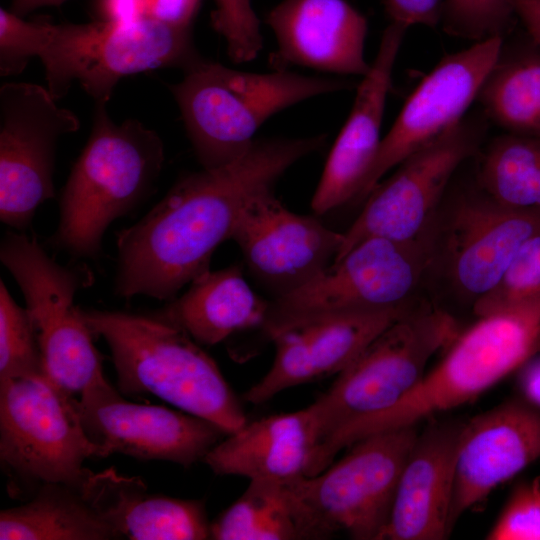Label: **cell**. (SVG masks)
<instances>
[{"label": "cell", "mask_w": 540, "mask_h": 540, "mask_svg": "<svg viewBox=\"0 0 540 540\" xmlns=\"http://www.w3.org/2000/svg\"><path fill=\"white\" fill-rule=\"evenodd\" d=\"M324 143L325 135L258 139L225 165L183 176L142 219L117 234L115 293L175 298L209 271L214 251L231 239L246 205Z\"/></svg>", "instance_id": "1"}, {"label": "cell", "mask_w": 540, "mask_h": 540, "mask_svg": "<svg viewBox=\"0 0 540 540\" xmlns=\"http://www.w3.org/2000/svg\"><path fill=\"white\" fill-rule=\"evenodd\" d=\"M441 361L395 406L358 420L319 447L320 468L355 441L379 431L418 425L472 402L540 353V301L477 317L456 335Z\"/></svg>", "instance_id": "2"}, {"label": "cell", "mask_w": 540, "mask_h": 540, "mask_svg": "<svg viewBox=\"0 0 540 540\" xmlns=\"http://www.w3.org/2000/svg\"><path fill=\"white\" fill-rule=\"evenodd\" d=\"M82 314L93 335L109 346L123 393L157 396L227 435L248 422L216 362L181 328L151 314L96 309Z\"/></svg>", "instance_id": "3"}, {"label": "cell", "mask_w": 540, "mask_h": 540, "mask_svg": "<svg viewBox=\"0 0 540 540\" xmlns=\"http://www.w3.org/2000/svg\"><path fill=\"white\" fill-rule=\"evenodd\" d=\"M106 104L95 102L90 137L62 190L48 240L73 260L101 256L106 229L149 195L164 162L158 134L136 119L116 124Z\"/></svg>", "instance_id": "4"}, {"label": "cell", "mask_w": 540, "mask_h": 540, "mask_svg": "<svg viewBox=\"0 0 540 540\" xmlns=\"http://www.w3.org/2000/svg\"><path fill=\"white\" fill-rule=\"evenodd\" d=\"M170 85L203 168L241 156L271 116L307 99L351 89L353 82L289 71H240L200 57Z\"/></svg>", "instance_id": "5"}, {"label": "cell", "mask_w": 540, "mask_h": 540, "mask_svg": "<svg viewBox=\"0 0 540 540\" xmlns=\"http://www.w3.org/2000/svg\"><path fill=\"white\" fill-rule=\"evenodd\" d=\"M458 333L457 322L448 311L419 299L310 404L319 446L344 427L395 406L426 373L430 359Z\"/></svg>", "instance_id": "6"}, {"label": "cell", "mask_w": 540, "mask_h": 540, "mask_svg": "<svg viewBox=\"0 0 540 540\" xmlns=\"http://www.w3.org/2000/svg\"><path fill=\"white\" fill-rule=\"evenodd\" d=\"M430 260L429 235L412 240L372 237L300 288L269 300L261 331L331 315L392 309L418 300Z\"/></svg>", "instance_id": "7"}, {"label": "cell", "mask_w": 540, "mask_h": 540, "mask_svg": "<svg viewBox=\"0 0 540 540\" xmlns=\"http://www.w3.org/2000/svg\"><path fill=\"white\" fill-rule=\"evenodd\" d=\"M0 259L24 296L46 375L73 396L105 379L94 335L74 304L76 294L94 282L88 265H62L36 238L11 231L1 241Z\"/></svg>", "instance_id": "8"}, {"label": "cell", "mask_w": 540, "mask_h": 540, "mask_svg": "<svg viewBox=\"0 0 540 540\" xmlns=\"http://www.w3.org/2000/svg\"><path fill=\"white\" fill-rule=\"evenodd\" d=\"M418 433L409 425L369 434L321 472L289 481L315 539L380 540Z\"/></svg>", "instance_id": "9"}, {"label": "cell", "mask_w": 540, "mask_h": 540, "mask_svg": "<svg viewBox=\"0 0 540 540\" xmlns=\"http://www.w3.org/2000/svg\"><path fill=\"white\" fill-rule=\"evenodd\" d=\"M101 452L86 434L77 399L46 373L0 380V458L10 470L42 484L78 489L85 460Z\"/></svg>", "instance_id": "10"}, {"label": "cell", "mask_w": 540, "mask_h": 540, "mask_svg": "<svg viewBox=\"0 0 540 540\" xmlns=\"http://www.w3.org/2000/svg\"><path fill=\"white\" fill-rule=\"evenodd\" d=\"M443 212L438 210L428 229L426 282L436 276L472 309L495 287L522 244L540 231V210L502 205L476 184Z\"/></svg>", "instance_id": "11"}, {"label": "cell", "mask_w": 540, "mask_h": 540, "mask_svg": "<svg viewBox=\"0 0 540 540\" xmlns=\"http://www.w3.org/2000/svg\"><path fill=\"white\" fill-rule=\"evenodd\" d=\"M488 125L481 111L465 115L454 128L403 160L366 197L361 212L343 232L333 261L368 238L412 240L423 235L455 172L478 152Z\"/></svg>", "instance_id": "12"}, {"label": "cell", "mask_w": 540, "mask_h": 540, "mask_svg": "<svg viewBox=\"0 0 540 540\" xmlns=\"http://www.w3.org/2000/svg\"><path fill=\"white\" fill-rule=\"evenodd\" d=\"M80 128L47 88L11 82L0 88V220L25 231L38 207L55 197L57 142Z\"/></svg>", "instance_id": "13"}, {"label": "cell", "mask_w": 540, "mask_h": 540, "mask_svg": "<svg viewBox=\"0 0 540 540\" xmlns=\"http://www.w3.org/2000/svg\"><path fill=\"white\" fill-rule=\"evenodd\" d=\"M77 407L101 458L117 452L189 467L203 461L227 435L217 425L185 411L129 402L106 378L86 388Z\"/></svg>", "instance_id": "14"}, {"label": "cell", "mask_w": 540, "mask_h": 540, "mask_svg": "<svg viewBox=\"0 0 540 540\" xmlns=\"http://www.w3.org/2000/svg\"><path fill=\"white\" fill-rule=\"evenodd\" d=\"M503 41L504 38L494 37L445 55L423 78L382 138L355 202L365 200L389 170L465 117L498 58Z\"/></svg>", "instance_id": "15"}, {"label": "cell", "mask_w": 540, "mask_h": 540, "mask_svg": "<svg viewBox=\"0 0 540 540\" xmlns=\"http://www.w3.org/2000/svg\"><path fill=\"white\" fill-rule=\"evenodd\" d=\"M273 190L246 205L231 236L249 274L272 299L300 288L327 269L343 241V233L315 216L290 211Z\"/></svg>", "instance_id": "16"}, {"label": "cell", "mask_w": 540, "mask_h": 540, "mask_svg": "<svg viewBox=\"0 0 540 540\" xmlns=\"http://www.w3.org/2000/svg\"><path fill=\"white\" fill-rule=\"evenodd\" d=\"M417 301L392 309L326 316L272 333L268 339L275 347L273 363L244 393V400L259 405L291 387L340 373Z\"/></svg>", "instance_id": "17"}, {"label": "cell", "mask_w": 540, "mask_h": 540, "mask_svg": "<svg viewBox=\"0 0 540 540\" xmlns=\"http://www.w3.org/2000/svg\"><path fill=\"white\" fill-rule=\"evenodd\" d=\"M540 458V409L512 398L464 422L457 450L450 528L501 484Z\"/></svg>", "instance_id": "18"}, {"label": "cell", "mask_w": 540, "mask_h": 540, "mask_svg": "<svg viewBox=\"0 0 540 540\" xmlns=\"http://www.w3.org/2000/svg\"><path fill=\"white\" fill-rule=\"evenodd\" d=\"M407 28L390 23L377 54L357 86L350 114L325 163L311 201L324 215L355 201L381 144V125L394 65Z\"/></svg>", "instance_id": "19"}, {"label": "cell", "mask_w": 540, "mask_h": 540, "mask_svg": "<svg viewBox=\"0 0 540 540\" xmlns=\"http://www.w3.org/2000/svg\"><path fill=\"white\" fill-rule=\"evenodd\" d=\"M77 80L95 102H108L125 76L157 68L184 70L201 56L190 28L145 16L127 25L98 20L81 25Z\"/></svg>", "instance_id": "20"}, {"label": "cell", "mask_w": 540, "mask_h": 540, "mask_svg": "<svg viewBox=\"0 0 540 540\" xmlns=\"http://www.w3.org/2000/svg\"><path fill=\"white\" fill-rule=\"evenodd\" d=\"M464 422L435 421L419 431L380 540H442L451 533L456 457Z\"/></svg>", "instance_id": "21"}, {"label": "cell", "mask_w": 540, "mask_h": 540, "mask_svg": "<svg viewBox=\"0 0 540 540\" xmlns=\"http://www.w3.org/2000/svg\"><path fill=\"white\" fill-rule=\"evenodd\" d=\"M283 63L363 77L366 17L346 0H284L267 15Z\"/></svg>", "instance_id": "22"}, {"label": "cell", "mask_w": 540, "mask_h": 540, "mask_svg": "<svg viewBox=\"0 0 540 540\" xmlns=\"http://www.w3.org/2000/svg\"><path fill=\"white\" fill-rule=\"evenodd\" d=\"M319 444L309 405L247 422L221 439L202 462L217 475L291 481L311 475Z\"/></svg>", "instance_id": "23"}, {"label": "cell", "mask_w": 540, "mask_h": 540, "mask_svg": "<svg viewBox=\"0 0 540 540\" xmlns=\"http://www.w3.org/2000/svg\"><path fill=\"white\" fill-rule=\"evenodd\" d=\"M78 490L120 538L210 539L211 522L202 501L149 494L139 477L120 475L113 468L89 470Z\"/></svg>", "instance_id": "24"}, {"label": "cell", "mask_w": 540, "mask_h": 540, "mask_svg": "<svg viewBox=\"0 0 540 540\" xmlns=\"http://www.w3.org/2000/svg\"><path fill=\"white\" fill-rule=\"evenodd\" d=\"M268 305L269 301L250 288L242 266L233 264L200 275L185 293L150 314L210 346L237 332L261 329Z\"/></svg>", "instance_id": "25"}, {"label": "cell", "mask_w": 540, "mask_h": 540, "mask_svg": "<svg viewBox=\"0 0 540 540\" xmlns=\"http://www.w3.org/2000/svg\"><path fill=\"white\" fill-rule=\"evenodd\" d=\"M476 101L505 133L540 140V47H511L504 41Z\"/></svg>", "instance_id": "26"}, {"label": "cell", "mask_w": 540, "mask_h": 540, "mask_svg": "<svg viewBox=\"0 0 540 540\" xmlns=\"http://www.w3.org/2000/svg\"><path fill=\"white\" fill-rule=\"evenodd\" d=\"M210 539L308 540L315 536L289 481L254 479L211 521Z\"/></svg>", "instance_id": "27"}, {"label": "cell", "mask_w": 540, "mask_h": 540, "mask_svg": "<svg viewBox=\"0 0 540 540\" xmlns=\"http://www.w3.org/2000/svg\"><path fill=\"white\" fill-rule=\"evenodd\" d=\"M0 539L109 540L120 537L77 488L43 484L29 502L1 511Z\"/></svg>", "instance_id": "28"}, {"label": "cell", "mask_w": 540, "mask_h": 540, "mask_svg": "<svg viewBox=\"0 0 540 540\" xmlns=\"http://www.w3.org/2000/svg\"><path fill=\"white\" fill-rule=\"evenodd\" d=\"M476 184L514 209L540 210V140L504 133L483 151Z\"/></svg>", "instance_id": "29"}, {"label": "cell", "mask_w": 540, "mask_h": 540, "mask_svg": "<svg viewBox=\"0 0 540 540\" xmlns=\"http://www.w3.org/2000/svg\"><path fill=\"white\" fill-rule=\"evenodd\" d=\"M44 373L34 322L0 280V380Z\"/></svg>", "instance_id": "30"}, {"label": "cell", "mask_w": 540, "mask_h": 540, "mask_svg": "<svg viewBox=\"0 0 540 540\" xmlns=\"http://www.w3.org/2000/svg\"><path fill=\"white\" fill-rule=\"evenodd\" d=\"M540 301V231L519 248L495 287L472 307L476 317Z\"/></svg>", "instance_id": "31"}, {"label": "cell", "mask_w": 540, "mask_h": 540, "mask_svg": "<svg viewBox=\"0 0 540 540\" xmlns=\"http://www.w3.org/2000/svg\"><path fill=\"white\" fill-rule=\"evenodd\" d=\"M514 15L510 0H444L441 21L449 35L479 42L504 38Z\"/></svg>", "instance_id": "32"}, {"label": "cell", "mask_w": 540, "mask_h": 540, "mask_svg": "<svg viewBox=\"0 0 540 540\" xmlns=\"http://www.w3.org/2000/svg\"><path fill=\"white\" fill-rule=\"evenodd\" d=\"M215 1L213 27L225 39L230 58L237 63L254 59L262 48V35L251 1Z\"/></svg>", "instance_id": "33"}, {"label": "cell", "mask_w": 540, "mask_h": 540, "mask_svg": "<svg viewBox=\"0 0 540 540\" xmlns=\"http://www.w3.org/2000/svg\"><path fill=\"white\" fill-rule=\"evenodd\" d=\"M49 21H27L0 9V74H20L33 57H37L48 32Z\"/></svg>", "instance_id": "34"}, {"label": "cell", "mask_w": 540, "mask_h": 540, "mask_svg": "<svg viewBox=\"0 0 540 540\" xmlns=\"http://www.w3.org/2000/svg\"><path fill=\"white\" fill-rule=\"evenodd\" d=\"M486 539L540 540V477L514 487Z\"/></svg>", "instance_id": "35"}, {"label": "cell", "mask_w": 540, "mask_h": 540, "mask_svg": "<svg viewBox=\"0 0 540 540\" xmlns=\"http://www.w3.org/2000/svg\"><path fill=\"white\" fill-rule=\"evenodd\" d=\"M392 23L405 28L412 25L435 27L441 21L442 0H384Z\"/></svg>", "instance_id": "36"}, {"label": "cell", "mask_w": 540, "mask_h": 540, "mask_svg": "<svg viewBox=\"0 0 540 540\" xmlns=\"http://www.w3.org/2000/svg\"><path fill=\"white\" fill-rule=\"evenodd\" d=\"M201 0H146V16L165 24L190 28Z\"/></svg>", "instance_id": "37"}, {"label": "cell", "mask_w": 540, "mask_h": 540, "mask_svg": "<svg viewBox=\"0 0 540 540\" xmlns=\"http://www.w3.org/2000/svg\"><path fill=\"white\" fill-rule=\"evenodd\" d=\"M101 20L118 25L137 22L146 16V0H99Z\"/></svg>", "instance_id": "38"}, {"label": "cell", "mask_w": 540, "mask_h": 540, "mask_svg": "<svg viewBox=\"0 0 540 540\" xmlns=\"http://www.w3.org/2000/svg\"><path fill=\"white\" fill-rule=\"evenodd\" d=\"M516 386L520 397L540 409V353L517 370Z\"/></svg>", "instance_id": "39"}, {"label": "cell", "mask_w": 540, "mask_h": 540, "mask_svg": "<svg viewBox=\"0 0 540 540\" xmlns=\"http://www.w3.org/2000/svg\"><path fill=\"white\" fill-rule=\"evenodd\" d=\"M513 11L523 22L531 41L540 47V0H510Z\"/></svg>", "instance_id": "40"}, {"label": "cell", "mask_w": 540, "mask_h": 540, "mask_svg": "<svg viewBox=\"0 0 540 540\" xmlns=\"http://www.w3.org/2000/svg\"><path fill=\"white\" fill-rule=\"evenodd\" d=\"M67 0H12L10 11L24 17L35 9L45 6H59Z\"/></svg>", "instance_id": "41"}]
</instances>
